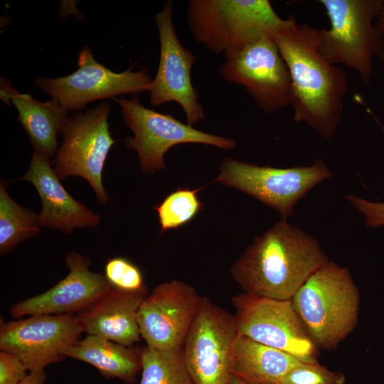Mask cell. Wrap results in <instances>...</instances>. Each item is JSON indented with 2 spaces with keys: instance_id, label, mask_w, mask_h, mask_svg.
<instances>
[{
  "instance_id": "obj_1",
  "label": "cell",
  "mask_w": 384,
  "mask_h": 384,
  "mask_svg": "<svg viewBox=\"0 0 384 384\" xmlns=\"http://www.w3.org/2000/svg\"><path fill=\"white\" fill-rule=\"evenodd\" d=\"M274 37L292 81L294 120L304 122L321 137L336 132L348 90L346 72L329 63L319 49L318 29L293 16Z\"/></svg>"
},
{
  "instance_id": "obj_2",
  "label": "cell",
  "mask_w": 384,
  "mask_h": 384,
  "mask_svg": "<svg viewBox=\"0 0 384 384\" xmlns=\"http://www.w3.org/2000/svg\"><path fill=\"white\" fill-rule=\"evenodd\" d=\"M328 261L313 237L282 219L255 239L231 274L244 293L289 300Z\"/></svg>"
},
{
  "instance_id": "obj_3",
  "label": "cell",
  "mask_w": 384,
  "mask_h": 384,
  "mask_svg": "<svg viewBox=\"0 0 384 384\" xmlns=\"http://www.w3.org/2000/svg\"><path fill=\"white\" fill-rule=\"evenodd\" d=\"M292 302L317 348L336 349L358 322V289L348 268L333 261L316 270Z\"/></svg>"
},
{
  "instance_id": "obj_4",
  "label": "cell",
  "mask_w": 384,
  "mask_h": 384,
  "mask_svg": "<svg viewBox=\"0 0 384 384\" xmlns=\"http://www.w3.org/2000/svg\"><path fill=\"white\" fill-rule=\"evenodd\" d=\"M186 19L193 39L225 58L262 38H273L288 22L267 0H191Z\"/></svg>"
},
{
  "instance_id": "obj_5",
  "label": "cell",
  "mask_w": 384,
  "mask_h": 384,
  "mask_svg": "<svg viewBox=\"0 0 384 384\" xmlns=\"http://www.w3.org/2000/svg\"><path fill=\"white\" fill-rule=\"evenodd\" d=\"M329 19V29H318L319 49L331 64L356 71L370 83L373 60L384 62V36L376 26L384 0H320Z\"/></svg>"
},
{
  "instance_id": "obj_6",
  "label": "cell",
  "mask_w": 384,
  "mask_h": 384,
  "mask_svg": "<svg viewBox=\"0 0 384 384\" xmlns=\"http://www.w3.org/2000/svg\"><path fill=\"white\" fill-rule=\"evenodd\" d=\"M331 176L321 159L309 166L274 168L225 158L216 181L254 197L287 220L297 203Z\"/></svg>"
},
{
  "instance_id": "obj_7",
  "label": "cell",
  "mask_w": 384,
  "mask_h": 384,
  "mask_svg": "<svg viewBox=\"0 0 384 384\" xmlns=\"http://www.w3.org/2000/svg\"><path fill=\"white\" fill-rule=\"evenodd\" d=\"M239 335L234 314L202 297L183 346L184 362L195 384H230Z\"/></svg>"
},
{
  "instance_id": "obj_8",
  "label": "cell",
  "mask_w": 384,
  "mask_h": 384,
  "mask_svg": "<svg viewBox=\"0 0 384 384\" xmlns=\"http://www.w3.org/2000/svg\"><path fill=\"white\" fill-rule=\"evenodd\" d=\"M112 100L120 106L124 122L134 134L133 137L125 139V145L137 151L144 172L164 169L165 154L179 144H204L225 150L236 146L233 139L198 130L170 114L144 107L137 99L114 97Z\"/></svg>"
},
{
  "instance_id": "obj_9",
  "label": "cell",
  "mask_w": 384,
  "mask_h": 384,
  "mask_svg": "<svg viewBox=\"0 0 384 384\" xmlns=\"http://www.w3.org/2000/svg\"><path fill=\"white\" fill-rule=\"evenodd\" d=\"M110 106L106 101L70 118L63 132V142L53 169L62 180L71 176L84 178L100 203L109 199L102 184V171L115 141L109 129Z\"/></svg>"
},
{
  "instance_id": "obj_10",
  "label": "cell",
  "mask_w": 384,
  "mask_h": 384,
  "mask_svg": "<svg viewBox=\"0 0 384 384\" xmlns=\"http://www.w3.org/2000/svg\"><path fill=\"white\" fill-rule=\"evenodd\" d=\"M240 335L285 351L304 363L318 362L310 339L292 299L279 300L247 293L232 297Z\"/></svg>"
},
{
  "instance_id": "obj_11",
  "label": "cell",
  "mask_w": 384,
  "mask_h": 384,
  "mask_svg": "<svg viewBox=\"0 0 384 384\" xmlns=\"http://www.w3.org/2000/svg\"><path fill=\"white\" fill-rule=\"evenodd\" d=\"M218 73L226 82L242 86L265 114L291 106L289 71L272 37L250 43L226 58Z\"/></svg>"
},
{
  "instance_id": "obj_12",
  "label": "cell",
  "mask_w": 384,
  "mask_h": 384,
  "mask_svg": "<svg viewBox=\"0 0 384 384\" xmlns=\"http://www.w3.org/2000/svg\"><path fill=\"white\" fill-rule=\"evenodd\" d=\"M83 332L73 314L31 315L1 324L0 350L18 358L29 372L42 370L63 360Z\"/></svg>"
},
{
  "instance_id": "obj_13",
  "label": "cell",
  "mask_w": 384,
  "mask_h": 384,
  "mask_svg": "<svg viewBox=\"0 0 384 384\" xmlns=\"http://www.w3.org/2000/svg\"><path fill=\"white\" fill-rule=\"evenodd\" d=\"M78 69L58 78H38L35 82L65 111L83 109L87 103L114 98L122 94L149 91L152 82L146 68L132 71V68L114 73L99 63L89 48L79 54Z\"/></svg>"
},
{
  "instance_id": "obj_14",
  "label": "cell",
  "mask_w": 384,
  "mask_h": 384,
  "mask_svg": "<svg viewBox=\"0 0 384 384\" xmlns=\"http://www.w3.org/2000/svg\"><path fill=\"white\" fill-rule=\"evenodd\" d=\"M174 3L166 1L155 16L160 41V58L155 78L149 89L153 107L170 102L183 109L187 124L193 126L205 118L202 105L191 81V68L196 59L181 43L172 20Z\"/></svg>"
},
{
  "instance_id": "obj_15",
  "label": "cell",
  "mask_w": 384,
  "mask_h": 384,
  "mask_svg": "<svg viewBox=\"0 0 384 384\" xmlns=\"http://www.w3.org/2000/svg\"><path fill=\"white\" fill-rule=\"evenodd\" d=\"M202 297L178 280L158 285L142 302L137 314L141 337L159 350L181 348Z\"/></svg>"
},
{
  "instance_id": "obj_16",
  "label": "cell",
  "mask_w": 384,
  "mask_h": 384,
  "mask_svg": "<svg viewBox=\"0 0 384 384\" xmlns=\"http://www.w3.org/2000/svg\"><path fill=\"white\" fill-rule=\"evenodd\" d=\"M65 263L69 268L65 277L45 292L14 304L9 310L11 316L80 313L111 289L105 275L90 270L89 258L70 252Z\"/></svg>"
},
{
  "instance_id": "obj_17",
  "label": "cell",
  "mask_w": 384,
  "mask_h": 384,
  "mask_svg": "<svg viewBox=\"0 0 384 384\" xmlns=\"http://www.w3.org/2000/svg\"><path fill=\"white\" fill-rule=\"evenodd\" d=\"M21 179L31 182L41 199V226L70 233L78 228L96 226L100 215L75 201L65 189L48 157L34 151L29 169Z\"/></svg>"
},
{
  "instance_id": "obj_18",
  "label": "cell",
  "mask_w": 384,
  "mask_h": 384,
  "mask_svg": "<svg viewBox=\"0 0 384 384\" xmlns=\"http://www.w3.org/2000/svg\"><path fill=\"white\" fill-rule=\"evenodd\" d=\"M147 294V290L127 292L111 287L78 313L83 331L131 347L141 338L137 314Z\"/></svg>"
},
{
  "instance_id": "obj_19",
  "label": "cell",
  "mask_w": 384,
  "mask_h": 384,
  "mask_svg": "<svg viewBox=\"0 0 384 384\" xmlns=\"http://www.w3.org/2000/svg\"><path fill=\"white\" fill-rule=\"evenodd\" d=\"M1 97L4 101L10 99L16 107L34 151L53 156L58 151V134L63 133L70 119L67 111L53 100L42 102L18 93L8 82H1Z\"/></svg>"
},
{
  "instance_id": "obj_20",
  "label": "cell",
  "mask_w": 384,
  "mask_h": 384,
  "mask_svg": "<svg viewBox=\"0 0 384 384\" xmlns=\"http://www.w3.org/2000/svg\"><path fill=\"white\" fill-rule=\"evenodd\" d=\"M302 363L285 351L240 334L234 348L232 375L245 384H279Z\"/></svg>"
},
{
  "instance_id": "obj_21",
  "label": "cell",
  "mask_w": 384,
  "mask_h": 384,
  "mask_svg": "<svg viewBox=\"0 0 384 384\" xmlns=\"http://www.w3.org/2000/svg\"><path fill=\"white\" fill-rule=\"evenodd\" d=\"M65 356L92 365L107 378H119L129 384L135 381L142 370L140 349L94 335L79 339L65 351Z\"/></svg>"
},
{
  "instance_id": "obj_22",
  "label": "cell",
  "mask_w": 384,
  "mask_h": 384,
  "mask_svg": "<svg viewBox=\"0 0 384 384\" xmlns=\"http://www.w3.org/2000/svg\"><path fill=\"white\" fill-rule=\"evenodd\" d=\"M142 378L139 384H195L186 366L183 348H140Z\"/></svg>"
},
{
  "instance_id": "obj_23",
  "label": "cell",
  "mask_w": 384,
  "mask_h": 384,
  "mask_svg": "<svg viewBox=\"0 0 384 384\" xmlns=\"http://www.w3.org/2000/svg\"><path fill=\"white\" fill-rule=\"evenodd\" d=\"M41 225L38 215L18 205L0 186V251L5 253L19 242L38 234Z\"/></svg>"
},
{
  "instance_id": "obj_24",
  "label": "cell",
  "mask_w": 384,
  "mask_h": 384,
  "mask_svg": "<svg viewBox=\"0 0 384 384\" xmlns=\"http://www.w3.org/2000/svg\"><path fill=\"white\" fill-rule=\"evenodd\" d=\"M200 189H178L154 207L161 233L182 226L197 215L203 206L197 196Z\"/></svg>"
},
{
  "instance_id": "obj_25",
  "label": "cell",
  "mask_w": 384,
  "mask_h": 384,
  "mask_svg": "<svg viewBox=\"0 0 384 384\" xmlns=\"http://www.w3.org/2000/svg\"><path fill=\"white\" fill-rule=\"evenodd\" d=\"M105 276L112 288L127 292L146 290L140 269L124 257L109 259L105 266Z\"/></svg>"
},
{
  "instance_id": "obj_26",
  "label": "cell",
  "mask_w": 384,
  "mask_h": 384,
  "mask_svg": "<svg viewBox=\"0 0 384 384\" xmlns=\"http://www.w3.org/2000/svg\"><path fill=\"white\" fill-rule=\"evenodd\" d=\"M345 375L316 363H302L293 368L279 384H345Z\"/></svg>"
},
{
  "instance_id": "obj_27",
  "label": "cell",
  "mask_w": 384,
  "mask_h": 384,
  "mask_svg": "<svg viewBox=\"0 0 384 384\" xmlns=\"http://www.w3.org/2000/svg\"><path fill=\"white\" fill-rule=\"evenodd\" d=\"M346 198L364 216L370 228H384V202H373L361 197L348 195Z\"/></svg>"
},
{
  "instance_id": "obj_28",
  "label": "cell",
  "mask_w": 384,
  "mask_h": 384,
  "mask_svg": "<svg viewBox=\"0 0 384 384\" xmlns=\"http://www.w3.org/2000/svg\"><path fill=\"white\" fill-rule=\"evenodd\" d=\"M27 371L18 358L1 351L0 384H19L28 375Z\"/></svg>"
},
{
  "instance_id": "obj_29",
  "label": "cell",
  "mask_w": 384,
  "mask_h": 384,
  "mask_svg": "<svg viewBox=\"0 0 384 384\" xmlns=\"http://www.w3.org/2000/svg\"><path fill=\"white\" fill-rule=\"evenodd\" d=\"M46 379L44 370L30 371L19 384H44Z\"/></svg>"
},
{
  "instance_id": "obj_30",
  "label": "cell",
  "mask_w": 384,
  "mask_h": 384,
  "mask_svg": "<svg viewBox=\"0 0 384 384\" xmlns=\"http://www.w3.org/2000/svg\"><path fill=\"white\" fill-rule=\"evenodd\" d=\"M376 26L380 32L384 36V7L377 18Z\"/></svg>"
},
{
  "instance_id": "obj_31",
  "label": "cell",
  "mask_w": 384,
  "mask_h": 384,
  "mask_svg": "<svg viewBox=\"0 0 384 384\" xmlns=\"http://www.w3.org/2000/svg\"><path fill=\"white\" fill-rule=\"evenodd\" d=\"M230 384H245L241 380H240L238 378H236L234 375H232Z\"/></svg>"
}]
</instances>
